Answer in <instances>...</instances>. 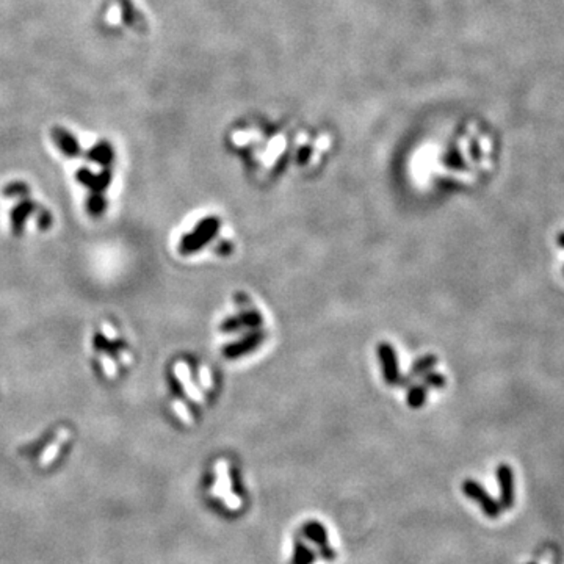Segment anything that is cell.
<instances>
[{
	"label": "cell",
	"mask_w": 564,
	"mask_h": 564,
	"mask_svg": "<svg viewBox=\"0 0 564 564\" xmlns=\"http://www.w3.org/2000/svg\"><path fill=\"white\" fill-rule=\"evenodd\" d=\"M262 324V317L257 311H248L243 312L240 315L232 317L221 324V331L224 332H232L242 328H257V326Z\"/></svg>",
	"instance_id": "cell-7"
},
{
	"label": "cell",
	"mask_w": 564,
	"mask_h": 564,
	"mask_svg": "<svg viewBox=\"0 0 564 564\" xmlns=\"http://www.w3.org/2000/svg\"><path fill=\"white\" fill-rule=\"evenodd\" d=\"M530 564H536V563H530Z\"/></svg>",
	"instance_id": "cell-15"
},
{
	"label": "cell",
	"mask_w": 564,
	"mask_h": 564,
	"mask_svg": "<svg viewBox=\"0 0 564 564\" xmlns=\"http://www.w3.org/2000/svg\"><path fill=\"white\" fill-rule=\"evenodd\" d=\"M304 536L309 539V541L315 542L320 549V554L324 558V560H334V550L331 549V545L328 542V533H326L324 526L315 522V520H311V522H306L303 526Z\"/></svg>",
	"instance_id": "cell-3"
},
{
	"label": "cell",
	"mask_w": 564,
	"mask_h": 564,
	"mask_svg": "<svg viewBox=\"0 0 564 564\" xmlns=\"http://www.w3.org/2000/svg\"><path fill=\"white\" fill-rule=\"evenodd\" d=\"M425 400H426V389L423 386H416L409 389V392H407V405L414 407V409L423 406Z\"/></svg>",
	"instance_id": "cell-10"
},
{
	"label": "cell",
	"mask_w": 564,
	"mask_h": 564,
	"mask_svg": "<svg viewBox=\"0 0 564 564\" xmlns=\"http://www.w3.org/2000/svg\"><path fill=\"white\" fill-rule=\"evenodd\" d=\"M497 480L500 485V501L503 510H510L516 500V491H514V473L510 466L501 464L497 469Z\"/></svg>",
	"instance_id": "cell-4"
},
{
	"label": "cell",
	"mask_w": 564,
	"mask_h": 564,
	"mask_svg": "<svg viewBox=\"0 0 564 564\" xmlns=\"http://www.w3.org/2000/svg\"><path fill=\"white\" fill-rule=\"evenodd\" d=\"M425 382L428 386L432 387H442L445 384V379L442 375H436V373H431V375H426L425 376Z\"/></svg>",
	"instance_id": "cell-13"
},
{
	"label": "cell",
	"mask_w": 564,
	"mask_h": 564,
	"mask_svg": "<svg viewBox=\"0 0 564 564\" xmlns=\"http://www.w3.org/2000/svg\"><path fill=\"white\" fill-rule=\"evenodd\" d=\"M313 560H315V551L311 550L301 541L295 542L293 558H292L290 564H311Z\"/></svg>",
	"instance_id": "cell-9"
},
{
	"label": "cell",
	"mask_w": 564,
	"mask_h": 564,
	"mask_svg": "<svg viewBox=\"0 0 564 564\" xmlns=\"http://www.w3.org/2000/svg\"><path fill=\"white\" fill-rule=\"evenodd\" d=\"M219 221L218 218H207L201 223L193 234L188 235L184 243H182V251L184 253H194V251L203 248L210 238L217 234Z\"/></svg>",
	"instance_id": "cell-2"
},
{
	"label": "cell",
	"mask_w": 564,
	"mask_h": 564,
	"mask_svg": "<svg viewBox=\"0 0 564 564\" xmlns=\"http://www.w3.org/2000/svg\"><path fill=\"white\" fill-rule=\"evenodd\" d=\"M462 492L466 494L469 499H472L475 503H478L483 512H485V516H487L489 519H497L501 511H503V508H501L499 501H495L480 483H476L473 480H466L462 483Z\"/></svg>",
	"instance_id": "cell-1"
},
{
	"label": "cell",
	"mask_w": 564,
	"mask_h": 564,
	"mask_svg": "<svg viewBox=\"0 0 564 564\" xmlns=\"http://www.w3.org/2000/svg\"><path fill=\"white\" fill-rule=\"evenodd\" d=\"M378 354L382 366V373H384V379L387 384H397L400 381V372L397 356H395V350L389 343H381L378 348Z\"/></svg>",
	"instance_id": "cell-6"
},
{
	"label": "cell",
	"mask_w": 564,
	"mask_h": 564,
	"mask_svg": "<svg viewBox=\"0 0 564 564\" xmlns=\"http://www.w3.org/2000/svg\"><path fill=\"white\" fill-rule=\"evenodd\" d=\"M263 337H265V334H263V332H260V331L251 332L249 336L243 337L242 340L228 345V347L224 348L223 354L228 357V359H237V357H242V356L251 353V351H254L257 347H259V345L263 342Z\"/></svg>",
	"instance_id": "cell-5"
},
{
	"label": "cell",
	"mask_w": 564,
	"mask_h": 564,
	"mask_svg": "<svg viewBox=\"0 0 564 564\" xmlns=\"http://www.w3.org/2000/svg\"><path fill=\"white\" fill-rule=\"evenodd\" d=\"M91 157H93L94 160H97V162H100V163H107V162L111 160L113 152H111V149H110L109 144H107V143H100V144H97V146L91 150Z\"/></svg>",
	"instance_id": "cell-12"
},
{
	"label": "cell",
	"mask_w": 564,
	"mask_h": 564,
	"mask_svg": "<svg viewBox=\"0 0 564 564\" xmlns=\"http://www.w3.org/2000/svg\"><path fill=\"white\" fill-rule=\"evenodd\" d=\"M434 363H436V356H432V354L425 356V357H422V359H418L416 363H414L412 368H411V373H412V375H422V373H426V372H428V370L432 368V366H434Z\"/></svg>",
	"instance_id": "cell-11"
},
{
	"label": "cell",
	"mask_w": 564,
	"mask_h": 564,
	"mask_svg": "<svg viewBox=\"0 0 564 564\" xmlns=\"http://www.w3.org/2000/svg\"><path fill=\"white\" fill-rule=\"evenodd\" d=\"M558 243H560V246H564V234L558 237Z\"/></svg>",
	"instance_id": "cell-14"
},
{
	"label": "cell",
	"mask_w": 564,
	"mask_h": 564,
	"mask_svg": "<svg viewBox=\"0 0 564 564\" xmlns=\"http://www.w3.org/2000/svg\"><path fill=\"white\" fill-rule=\"evenodd\" d=\"M54 138H55L56 144H58L60 149L65 154H68V155H77L79 154V150H80L79 143L71 134H69L68 130L60 129V127L54 129Z\"/></svg>",
	"instance_id": "cell-8"
}]
</instances>
